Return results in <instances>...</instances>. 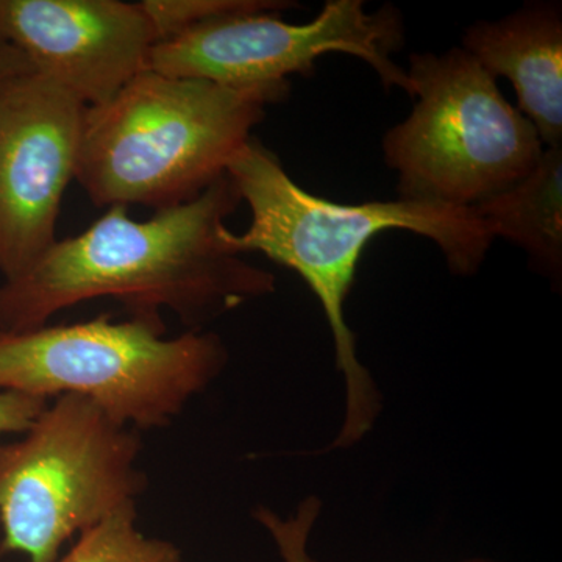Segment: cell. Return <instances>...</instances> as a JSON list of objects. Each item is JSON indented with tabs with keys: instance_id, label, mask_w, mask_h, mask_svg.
<instances>
[{
	"instance_id": "2",
	"label": "cell",
	"mask_w": 562,
	"mask_h": 562,
	"mask_svg": "<svg viewBox=\"0 0 562 562\" xmlns=\"http://www.w3.org/2000/svg\"><path fill=\"white\" fill-rule=\"evenodd\" d=\"M227 176L251 214L241 235L228 228L222 233L228 249L238 255L258 251L297 272L321 302L346 383V413L341 430L316 454L350 449L372 431L383 408L346 321L362 251L380 233L412 232L436 244L450 272L471 277L482 269L494 235L472 209L405 199L349 205L317 198L299 187L279 155L255 136L235 155Z\"/></svg>"
},
{
	"instance_id": "11",
	"label": "cell",
	"mask_w": 562,
	"mask_h": 562,
	"mask_svg": "<svg viewBox=\"0 0 562 562\" xmlns=\"http://www.w3.org/2000/svg\"><path fill=\"white\" fill-rule=\"evenodd\" d=\"M494 238L527 254L532 271L562 280V146L546 147L527 177L472 206Z\"/></svg>"
},
{
	"instance_id": "8",
	"label": "cell",
	"mask_w": 562,
	"mask_h": 562,
	"mask_svg": "<svg viewBox=\"0 0 562 562\" xmlns=\"http://www.w3.org/2000/svg\"><path fill=\"white\" fill-rule=\"evenodd\" d=\"M88 106L38 70L0 80V273L29 271L57 241Z\"/></svg>"
},
{
	"instance_id": "16",
	"label": "cell",
	"mask_w": 562,
	"mask_h": 562,
	"mask_svg": "<svg viewBox=\"0 0 562 562\" xmlns=\"http://www.w3.org/2000/svg\"><path fill=\"white\" fill-rule=\"evenodd\" d=\"M35 70L32 63L21 54L13 44L0 36V80L9 79L18 74Z\"/></svg>"
},
{
	"instance_id": "5",
	"label": "cell",
	"mask_w": 562,
	"mask_h": 562,
	"mask_svg": "<svg viewBox=\"0 0 562 562\" xmlns=\"http://www.w3.org/2000/svg\"><path fill=\"white\" fill-rule=\"evenodd\" d=\"M412 114L382 139L398 199L472 209L527 177L541 136L461 47L412 54Z\"/></svg>"
},
{
	"instance_id": "13",
	"label": "cell",
	"mask_w": 562,
	"mask_h": 562,
	"mask_svg": "<svg viewBox=\"0 0 562 562\" xmlns=\"http://www.w3.org/2000/svg\"><path fill=\"white\" fill-rule=\"evenodd\" d=\"M138 5L150 22L155 44L228 13L297 9V3L284 0H143Z\"/></svg>"
},
{
	"instance_id": "14",
	"label": "cell",
	"mask_w": 562,
	"mask_h": 562,
	"mask_svg": "<svg viewBox=\"0 0 562 562\" xmlns=\"http://www.w3.org/2000/svg\"><path fill=\"white\" fill-rule=\"evenodd\" d=\"M321 513L322 502L310 495L291 516L281 517L271 508L258 506L254 519L271 535L283 562H319L310 553V538Z\"/></svg>"
},
{
	"instance_id": "6",
	"label": "cell",
	"mask_w": 562,
	"mask_h": 562,
	"mask_svg": "<svg viewBox=\"0 0 562 562\" xmlns=\"http://www.w3.org/2000/svg\"><path fill=\"white\" fill-rule=\"evenodd\" d=\"M139 431L98 403L60 395L22 438L0 443V553L55 562L63 543L136 501L147 487Z\"/></svg>"
},
{
	"instance_id": "15",
	"label": "cell",
	"mask_w": 562,
	"mask_h": 562,
	"mask_svg": "<svg viewBox=\"0 0 562 562\" xmlns=\"http://www.w3.org/2000/svg\"><path fill=\"white\" fill-rule=\"evenodd\" d=\"M49 405V401L38 395L22 392H0V435L24 432Z\"/></svg>"
},
{
	"instance_id": "7",
	"label": "cell",
	"mask_w": 562,
	"mask_h": 562,
	"mask_svg": "<svg viewBox=\"0 0 562 562\" xmlns=\"http://www.w3.org/2000/svg\"><path fill=\"white\" fill-rule=\"evenodd\" d=\"M362 0H327L306 24H290L273 11H238L202 22L151 47L146 70L180 79L247 88L310 76L324 55L346 54L371 66L386 90L412 98L408 74L392 60L405 44L397 7L366 11Z\"/></svg>"
},
{
	"instance_id": "12",
	"label": "cell",
	"mask_w": 562,
	"mask_h": 562,
	"mask_svg": "<svg viewBox=\"0 0 562 562\" xmlns=\"http://www.w3.org/2000/svg\"><path fill=\"white\" fill-rule=\"evenodd\" d=\"M136 505L125 506L83 531L79 542L55 562H181L176 543L147 538L136 527Z\"/></svg>"
},
{
	"instance_id": "1",
	"label": "cell",
	"mask_w": 562,
	"mask_h": 562,
	"mask_svg": "<svg viewBox=\"0 0 562 562\" xmlns=\"http://www.w3.org/2000/svg\"><path fill=\"white\" fill-rule=\"evenodd\" d=\"M225 173L198 198L133 220L111 206L91 227L57 239L29 271L0 284V333L44 327L63 310L94 299L121 302L132 317L168 310L191 330L276 292L272 272L244 260L222 238L241 205Z\"/></svg>"
},
{
	"instance_id": "3",
	"label": "cell",
	"mask_w": 562,
	"mask_h": 562,
	"mask_svg": "<svg viewBox=\"0 0 562 562\" xmlns=\"http://www.w3.org/2000/svg\"><path fill=\"white\" fill-rule=\"evenodd\" d=\"M290 83L233 88L143 70L88 106L76 180L99 209H172L227 173Z\"/></svg>"
},
{
	"instance_id": "4",
	"label": "cell",
	"mask_w": 562,
	"mask_h": 562,
	"mask_svg": "<svg viewBox=\"0 0 562 562\" xmlns=\"http://www.w3.org/2000/svg\"><path fill=\"white\" fill-rule=\"evenodd\" d=\"M161 319L110 316L31 331L0 333V392L80 395L136 431L171 425L224 371L216 333L166 338Z\"/></svg>"
},
{
	"instance_id": "9",
	"label": "cell",
	"mask_w": 562,
	"mask_h": 562,
	"mask_svg": "<svg viewBox=\"0 0 562 562\" xmlns=\"http://www.w3.org/2000/svg\"><path fill=\"white\" fill-rule=\"evenodd\" d=\"M0 36L87 106L146 70L155 46L138 3L121 0H0Z\"/></svg>"
},
{
	"instance_id": "10",
	"label": "cell",
	"mask_w": 562,
	"mask_h": 562,
	"mask_svg": "<svg viewBox=\"0 0 562 562\" xmlns=\"http://www.w3.org/2000/svg\"><path fill=\"white\" fill-rule=\"evenodd\" d=\"M461 49L495 80L512 81L516 109L543 146H562V5L532 0L501 20L465 29Z\"/></svg>"
},
{
	"instance_id": "17",
	"label": "cell",
	"mask_w": 562,
	"mask_h": 562,
	"mask_svg": "<svg viewBox=\"0 0 562 562\" xmlns=\"http://www.w3.org/2000/svg\"><path fill=\"white\" fill-rule=\"evenodd\" d=\"M458 562H495L491 560H484V558H471V560H462Z\"/></svg>"
}]
</instances>
